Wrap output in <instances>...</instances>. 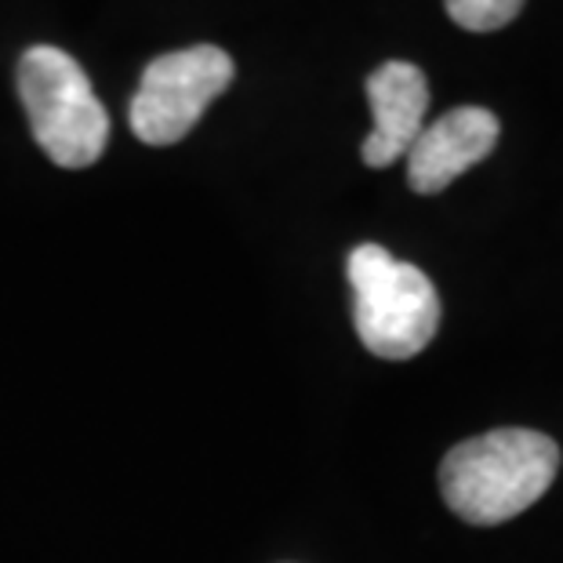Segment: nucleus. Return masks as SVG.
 <instances>
[{"instance_id": "f257e3e1", "label": "nucleus", "mask_w": 563, "mask_h": 563, "mask_svg": "<svg viewBox=\"0 0 563 563\" xmlns=\"http://www.w3.org/2000/svg\"><path fill=\"white\" fill-rule=\"evenodd\" d=\"M560 473V448L538 429H490L462 440L440 462V495L454 517L476 527H495L553 487Z\"/></svg>"}, {"instance_id": "7ed1b4c3", "label": "nucleus", "mask_w": 563, "mask_h": 563, "mask_svg": "<svg viewBox=\"0 0 563 563\" xmlns=\"http://www.w3.org/2000/svg\"><path fill=\"white\" fill-rule=\"evenodd\" d=\"M353 323L364 350L382 361H411L437 339L440 295L411 262L393 258L382 244H361L350 255Z\"/></svg>"}, {"instance_id": "20e7f679", "label": "nucleus", "mask_w": 563, "mask_h": 563, "mask_svg": "<svg viewBox=\"0 0 563 563\" xmlns=\"http://www.w3.org/2000/svg\"><path fill=\"white\" fill-rule=\"evenodd\" d=\"M233 58L214 44L183 47L153 58L131 99V131L146 146L183 142L208 106L233 84Z\"/></svg>"}, {"instance_id": "0eeeda50", "label": "nucleus", "mask_w": 563, "mask_h": 563, "mask_svg": "<svg viewBox=\"0 0 563 563\" xmlns=\"http://www.w3.org/2000/svg\"><path fill=\"white\" fill-rule=\"evenodd\" d=\"M454 26L470 33H495L520 15L523 0H443Z\"/></svg>"}, {"instance_id": "39448f33", "label": "nucleus", "mask_w": 563, "mask_h": 563, "mask_svg": "<svg viewBox=\"0 0 563 563\" xmlns=\"http://www.w3.org/2000/svg\"><path fill=\"white\" fill-rule=\"evenodd\" d=\"M501 124L484 106H459L440 121L426 124L407 150V183L415 194H443L454 178L490 157L498 146Z\"/></svg>"}, {"instance_id": "423d86ee", "label": "nucleus", "mask_w": 563, "mask_h": 563, "mask_svg": "<svg viewBox=\"0 0 563 563\" xmlns=\"http://www.w3.org/2000/svg\"><path fill=\"white\" fill-rule=\"evenodd\" d=\"M367 102L375 128L364 139L361 157L367 167H389L407 157L418 131L426 128L429 80L411 63H386L367 77Z\"/></svg>"}, {"instance_id": "f03ea898", "label": "nucleus", "mask_w": 563, "mask_h": 563, "mask_svg": "<svg viewBox=\"0 0 563 563\" xmlns=\"http://www.w3.org/2000/svg\"><path fill=\"white\" fill-rule=\"evenodd\" d=\"M19 99L47 161L69 172L91 167L110 142V113L88 74L63 47L37 44L19 63Z\"/></svg>"}]
</instances>
